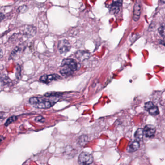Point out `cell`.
<instances>
[{"label":"cell","mask_w":165,"mask_h":165,"mask_svg":"<svg viewBox=\"0 0 165 165\" xmlns=\"http://www.w3.org/2000/svg\"><path fill=\"white\" fill-rule=\"evenodd\" d=\"M29 102L34 107L38 109H49L54 105V103L44 98L32 97L29 99Z\"/></svg>","instance_id":"6da1fadb"},{"label":"cell","mask_w":165,"mask_h":165,"mask_svg":"<svg viewBox=\"0 0 165 165\" xmlns=\"http://www.w3.org/2000/svg\"><path fill=\"white\" fill-rule=\"evenodd\" d=\"M93 160L92 155L87 152H82L78 157V163L80 165H90Z\"/></svg>","instance_id":"7a4b0ae2"},{"label":"cell","mask_w":165,"mask_h":165,"mask_svg":"<svg viewBox=\"0 0 165 165\" xmlns=\"http://www.w3.org/2000/svg\"><path fill=\"white\" fill-rule=\"evenodd\" d=\"M57 48L61 54H65L70 51L71 49V45L68 40L62 39L58 42Z\"/></svg>","instance_id":"3957f363"},{"label":"cell","mask_w":165,"mask_h":165,"mask_svg":"<svg viewBox=\"0 0 165 165\" xmlns=\"http://www.w3.org/2000/svg\"><path fill=\"white\" fill-rule=\"evenodd\" d=\"M61 66H66L74 71H76L79 68V64L73 59H64L62 62Z\"/></svg>","instance_id":"277c9868"},{"label":"cell","mask_w":165,"mask_h":165,"mask_svg":"<svg viewBox=\"0 0 165 165\" xmlns=\"http://www.w3.org/2000/svg\"><path fill=\"white\" fill-rule=\"evenodd\" d=\"M145 110L147 111L149 113L153 116L158 115L159 113V108L154 105L152 102H148L145 103L144 106Z\"/></svg>","instance_id":"5b68a950"},{"label":"cell","mask_w":165,"mask_h":165,"mask_svg":"<svg viewBox=\"0 0 165 165\" xmlns=\"http://www.w3.org/2000/svg\"><path fill=\"white\" fill-rule=\"evenodd\" d=\"M61 76L57 74L44 75L40 78V81L44 83H49L53 80L60 79Z\"/></svg>","instance_id":"8992f818"},{"label":"cell","mask_w":165,"mask_h":165,"mask_svg":"<svg viewBox=\"0 0 165 165\" xmlns=\"http://www.w3.org/2000/svg\"><path fill=\"white\" fill-rule=\"evenodd\" d=\"M141 3L139 2H136L134 6V10H133V20L135 21H137L140 19L141 14Z\"/></svg>","instance_id":"52a82bcc"},{"label":"cell","mask_w":165,"mask_h":165,"mask_svg":"<svg viewBox=\"0 0 165 165\" xmlns=\"http://www.w3.org/2000/svg\"><path fill=\"white\" fill-rule=\"evenodd\" d=\"M122 1H115L111 3L110 8V12L111 14L117 13L120 7L122 5Z\"/></svg>","instance_id":"ba28073f"},{"label":"cell","mask_w":165,"mask_h":165,"mask_svg":"<svg viewBox=\"0 0 165 165\" xmlns=\"http://www.w3.org/2000/svg\"><path fill=\"white\" fill-rule=\"evenodd\" d=\"M144 134L147 137H151L154 135L155 133V128L152 125H147L143 129Z\"/></svg>","instance_id":"9c48e42d"},{"label":"cell","mask_w":165,"mask_h":165,"mask_svg":"<svg viewBox=\"0 0 165 165\" xmlns=\"http://www.w3.org/2000/svg\"><path fill=\"white\" fill-rule=\"evenodd\" d=\"M139 148H140V144H139V142H132L128 146L127 148V151L129 153H133L137 151Z\"/></svg>","instance_id":"30bf717a"},{"label":"cell","mask_w":165,"mask_h":165,"mask_svg":"<svg viewBox=\"0 0 165 165\" xmlns=\"http://www.w3.org/2000/svg\"><path fill=\"white\" fill-rule=\"evenodd\" d=\"M74 72V71L68 67L66 66H61L60 73L62 75L66 76H69L73 75Z\"/></svg>","instance_id":"8fae6325"},{"label":"cell","mask_w":165,"mask_h":165,"mask_svg":"<svg viewBox=\"0 0 165 165\" xmlns=\"http://www.w3.org/2000/svg\"><path fill=\"white\" fill-rule=\"evenodd\" d=\"M75 56L77 59H79L81 61H84L89 58L90 54L87 51H78L76 52Z\"/></svg>","instance_id":"7c38bea8"},{"label":"cell","mask_w":165,"mask_h":165,"mask_svg":"<svg viewBox=\"0 0 165 165\" xmlns=\"http://www.w3.org/2000/svg\"><path fill=\"white\" fill-rule=\"evenodd\" d=\"M144 131L143 129L139 128L137 130L135 134L134 137L136 141L139 142L142 141L143 139Z\"/></svg>","instance_id":"4fadbf2b"},{"label":"cell","mask_w":165,"mask_h":165,"mask_svg":"<svg viewBox=\"0 0 165 165\" xmlns=\"http://www.w3.org/2000/svg\"><path fill=\"white\" fill-rule=\"evenodd\" d=\"M87 136L82 135L80 137L78 141V143L82 146H83L87 143Z\"/></svg>","instance_id":"5bb4252c"},{"label":"cell","mask_w":165,"mask_h":165,"mask_svg":"<svg viewBox=\"0 0 165 165\" xmlns=\"http://www.w3.org/2000/svg\"><path fill=\"white\" fill-rule=\"evenodd\" d=\"M17 119H18V118H17V117L15 116H13L10 117H9V118L8 119L6 122V123H5V126H8V125H9L10 124L12 123L13 122H15V121H17Z\"/></svg>","instance_id":"9a60e30c"},{"label":"cell","mask_w":165,"mask_h":165,"mask_svg":"<svg viewBox=\"0 0 165 165\" xmlns=\"http://www.w3.org/2000/svg\"><path fill=\"white\" fill-rule=\"evenodd\" d=\"M158 31L161 36L165 37V24H163L159 27V28L158 29Z\"/></svg>","instance_id":"2e32d148"},{"label":"cell","mask_w":165,"mask_h":165,"mask_svg":"<svg viewBox=\"0 0 165 165\" xmlns=\"http://www.w3.org/2000/svg\"><path fill=\"white\" fill-rule=\"evenodd\" d=\"M62 94V93H45L44 94V96L46 97H49V98H50V97H60V95Z\"/></svg>","instance_id":"e0dca14e"},{"label":"cell","mask_w":165,"mask_h":165,"mask_svg":"<svg viewBox=\"0 0 165 165\" xmlns=\"http://www.w3.org/2000/svg\"><path fill=\"white\" fill-rule=\"evenodd\" d=\"M19 9L20 12L24 13L26 11H27V9H28V7H27V6L24 5V6H22L19 7Z\"/></svg>","instance_id":"ac0fdd59"},{"label":"cell","mask_w":165,"mask_h":165,"mask_svg":"<svg viewBox=\"0 0 165 165\" xmlns=\"http://www.w3.org/2000/svg\"><path fill=\"white\" fill-rule=\"evenodd\" d=\"M35 121L36 122H41V123H44L45 121V119L42 116H39L36 117L35 118Z\"/></svg>","instance_id":"d6986e66"},{"label":"cell","mask_w":165,"mask_h":165,"mask_svg":"<svg viewBox=\"0 0 165 165\" xmlns=\"http://www.w3.org/2000/svg\"><path fill=\"white\" fill-rule=\"evenodd\" d=\"M4 18H5V15L2 13L0 12V22L3 20Z\"/></svg>","instance_id":"ffe728a7"},{"label":"cell","mask_w":165,"mask_h":165,"mask_svg":"<svg viewBox=\"0 0 165 165\" xmlns=\"http://www.w3.org/2000/svg\"><path fill=\"white\" fill-rule=\"evenodd\" d=\"M3 115H4V113H1V112H0V121H1L3 119H4Z\"/></svg>","instance_id":"44dd1931"},{"label":"cell","mask_w":165,"mask_h":165,"mask_svg":"<svg viewBox=\"0 0 165 165\" xmlns=\"http://www.w3.org/2000/svg\"><path fill=\"white\" fill-rule=\"evenodd\" d=\"M3 53L2 50L0 48V59L2 58V57H3Z\"/></svg>","instance_id":"7402d4cb"},{"label":"cell","mask_w":165,"mask_h":165,"mask_svg":"<svg viewBox=\"0 0 165 165\" xmlns=\"http://www.w3.org/2000/svg\"><path fill=\"white\" fill-rule=\"evenodd\" d=\"M5 139V137H3V136H0V144H1L2 141Z\"/></svg>","instance_id":"603a6c76"}]
</instances>
